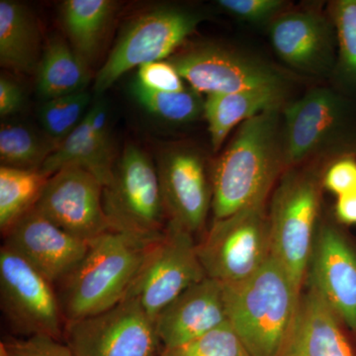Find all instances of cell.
<instances>
[{"mask_svg":"<svg viewBox=\"0 0 356 356\" xmlns=\"http://www.w3.org/2000/svg\"><path fill=\"white\" fill-rule=\"evenodd\" d=\"M284 107L266 110L243 122L218 158L211 178L214 220L268 200L286 170Z\"/></svg>","mask_w":356,"mask_h":356,"instance_id":"cell-1","label":"cell"},{"mask_svg":"<svg viewBox=\"0 0 356 356\" xmlns=\"http://www.w3.org/2000/svg\"><path fill=\"white\" fill-rule=\"evenodd\" d=\"M159 238L109 231L91 241L83 261L60 283L65 322L97 315L123 301Z\"/></svg>","mask_w":356,"mask_h":356,"instance_id":"cell-2","label":"cell"},{"mask_svg":"<svg viewBox=\"0 0 356 356\" xmlns=\"http://www.w3.org/2000/svg\"><path fill=\"white\" fill-rule=\"evenodd\" d=\"M301 289L270 255L254 275L224 284L229 324L250 356H278L296 315Z\"/></svg>","mask_w":356,"mask_h":356,"instance_id":"cell-3","label":"cell"},{"mask_svg":"<svg viewBox=\"0 0 356 356\" xmlns=\"http://www.w3.org/2000/svg\"><path fill=\"white\" fill-rule=\"evenodd\" d=\"M312 161L287 168L268 208L271 255L302 289L321 220L323 178L329 166Z\"/></svg>","mask_w":356,"mask_h":356,"instance_id":"cell-4","label":"cell"},{"mask_svg":"<svg viewBox=\"0 0 356 356\" xmlns=\"http://www.w3.org/2000/svg\"><path fill=\"white\" fill-rule=\"evenodd\" d=\"M286 170L356 158V102L339 89L314 88L283 108Z\"/></svg>","mask_w":356,"mask_h":356,"instance_id":"cell-5","label":"cell"},{"mask_svg":"<svg viewBox=\"0 0 356 356\" xmlns=\"http://www.w3.org/2000/svg\"><path fill=\"white\" fill-rule=\"evenodd\" d=\"M102 201L112 231L147 238L165 233L168 217L158 170L139 147L128 145L115 163Z\"/></svg>","mask_w":356,"mask_h":356,"instance_id":"cell-6","label":"cell"},{"mask_svg":"<svg viewBox=\"0 0 356 356\" xmlns=\"http://www.w3.org/2000/svg\"><path fill=\"white\" fill-rule=\"evenodd\" d=\"M204 19L201 11L181 6H159L140 14L125 28L96 74L95 90L104 92L134 67L170 58Z\"/></svg>","mask_w":356,"mask_h":356,"instance_id":"cell-7","label":"cell"},{"mask_svg":"<svg viewBox=\"0 0 356 356\" xmlns=\"http://www.w3.org/2000/svg\"><path fill=\"white\" fill-rule=\"evenodd\" d=\"M267 201L254 204L224 219L214 220L197 243L206 276L222 284L254 275L271 255Z\"/></svg>","mask_w":356,"mask_h":356,"instance_id":"cell-8","label":"cell"},{"mask_svg":"<svg viewBox=\"0 0 356 356\" xmlns=\"http://www.w3.org/2000/svg\"><path fill=\"white\" fill-rule=\"evenodd\" d=\"M168 62L200 95L261 88L290 89L291 86L290 76L273 63L226 44H194L172 55Z\"/></svg>","mask_w":356,"mask_h":356,"instance_id":"cell-9","label":"cell"},{"mask_svg":"<svg viewBox=\"0 0 356 356\" xmlns=\"http://www.w3.org/2000/svg\"><path fill=\"white\" fill-rule=\"evenodd\" d=\"M206 276L193 235L168 222L163 235L149 248L127 297L152 320L181 293Z\"/></svg>","mask_w":356,"mask_h":356,"instance_id":"cell-10","label":"cell"},{"mask_svg":"<svg viewBox=\"0 0 356 356\" xmlns=\"http://www.w3.org/2000/svg\"><path fill=\"white\" fill-rule=\"evenodd\" d=\"M53 283L10 248L0 250L1 308L14 329L24 336L60 339L65 318Z\"/></svg>","mask_w":356,"mask_h":356,"instance_id":"cell-11","label":"cell"},{"mask_svg":"<svg viewBox=\"0 0 356 356\" xmlns=\"http://www.w3.org/2000/svg\"><path fill=\"white\" fill-rule=\"evenodd\" d=\"M67 343L74 356H156L159 344L154 320L135 299L67 323Z\"/></svg>","mask_w":356,"mask_h":356,"instance_id":"cell-12","label":"cell"},{"mask_svg":"<svg viewBox=\"0 0 356 356\" xmlns=\"http://www.w3.org/2000/svg\"><path fill=\"white\" fill-rule=\"evenodd\" d=\"M267 29L274 51L285 64L306 76H332L337 44L327 9L316 4L291 6Z\"/></svg>","mask_w":356,"mask_h":356,"instance_id":"cell-13","label":"cell"},{"mask_svg":"<svg viewBox=\"0 0 356 356\" xmlns=\"http://www.w3.org/2000/svg\"><path fill=\"white\" fill-rule=\"evenodd\" d=\"M102 195L103 185L95 175L67 166L51 175L34 209L70 235L91 242L112 231Z\"/></svg>","mask_w":356,"mask_h":356,"instance_id":"cell-14","label":"cell"},{"mask_svg":"<svg viewBox=\"0 0 356 356\" xmlns=\"http://www.w3.org/2000/svg\"><path fill=\"white\" fill-rule=\"evenodd\" d=\"M156 170L168 222L194 236L212 209V184L202 153L185 144L165 147Z\"/></svg>","mask_w":356,"mask_h":356,"instance_id":"cell-15","label":"cell"},{"mask_svg":"<svg viewBox=\"0 0 356 356\" xmlns=\"http://www.w3.org/2000/svg\"><path fill=\"white\" fill-rule=\"evenodd\" d=\"M337 222H318L307 273L309 286L356 334V250Z\"/></svg>","mask_w":356,"mask_h":356,"instance_id":"cell-16","label":"cell"},{"mask_svg":"<svg viewBox=\"0 0 356 356\" xmlns=\"http://www.w3.org/2000/svg\"><path fill=\"white\" fill-rule=\"evenodd\" d=\"M3 235L4 247L19 254L53 284H60L76 269L90 243L67 233L34 208Z\"/></svg>","mask_w":356,"mask_h":356,"instance_id":"cell-17","label":"cell"},{"mask_svg":"<svg viewBox=\"0 0 356 356\" xmlns=\"http://www.w3.org/2000/svg\"><path fill=\"white\" fill-rule=\"evenodd\" d=\"M228 322L224 284L206 277L173 300L154 320L163 350H173Z\"/></svg>","mask_w":356,"mask_h":356,"instance_id":"cell-18","label":"cell"},{"mask_svg":"<svg viewBox=\"0 0 356 356\" xmlns=\"http://www.w3.org/2000/svg\"><path fill=\"white\" fill-rule=\"evenodd\" d=\"M67 166H79L88 170L103 186L108 184L115 159L108 112L104 102H97L92 105L83 120L58 144L40 170L51 177Z\"/></svg>","mask_w":356,"mask_h":356,"instance_id":"cell-19","label":"cell"},{"mask_svg":"<svg viewBox=\"0 0 356 356\" xmlns=\"http://www.w3.org/2000/svg\"><path fill=\"white\" fill-rule=\"evenodd\" d=\"M343 323L313 288L300 294L291 329L278 356H356Z\"/></svg>","mask_w":356,"mask_h":356,"instance_id":"cell-20","label":"cell"},{"mask_svg":"<svg viewBox=\"0 0 356 356\" xmlns=\"http://www.w3.org/2000/svg\"><path fill=\"white\" fill-rule=\"evenodd\" d=\"M290 89L261 88L207 95L204 102L203 115L208 124L211 145L219 151L235 127L266 111L284 107Z\"/></svg>","mask_w":356,"mask_h":356,"instance_id":"cell-21","label":"cell"},{"mask_svg":"<svg viewBox=\"0 0 356 356\" xmlns=\"http://www.w3.org/2000/svg\"><path fill=\"white\" fill-rule=\"evenodd\" d=\"M41 35L28 7L11 0L0 1V64L6 69L32 74L42 57Z\"/></svg>","mask_w":356,"mask_h":356,"instance_id":"cell-22","label":"cell"},{"mask_svg":"<svg viewBox=\"0 0 356 356\" xmlns=\"http://www.w3.org/2000/svg\"><path fill=\"white\" fill-rule=\"evenodd\" d=\"M88 65L64 39L49 40L37 69V92L46 100L86 91Z\"/></svg>","mask_w":356,"mask_h":356,"instance_id":"cell-23","label":"cell"},{"mask_svg":"<svg viewBox=\"0 0 356 356\" xmlns=\"http://www.w3.org/2000/svg\"><path fill=\"white\" fill-rule=\"evenodd\" d=\"M115 2L110 0H67L62 21L77 55L89 65L97 55L113 17Z\"/></svg>","mask_w":356,"mask_h":356,"instance_id":"cell-24","label":"cell"},{"mask_svg":"<svg viewBox=\"0 0 356 356\" xmlns=\"http://www.w3.org/2000/svg\"><path fill=\"white\" fill-rule=\"evenodd\" d=\"M41 170L0 168V229L6 234L36 205L48 181Z\"/></svg>","mask_w":356,"mask_h":356,"instance_id":"cell-25","label":"cell"},{"mask_svg":"<svg viewBox=\"0 0 356 356\" xmlns=\"http://www.w3.org/2000/svg\"><path fill=\"white\" fill-rule=\"evenodd\" d=\"M327 11L336 29L337 62L332 79L341 92L356 90V0H334Z\"/></svg>","mask_w":356,"mask_h":356,"instance_id":"cell-26","label":"cell"},{"mask_svg":"<svg viewBox=\"0 0 356 356\" xmlns=\"http://www.w3.org/2000/svg\"><path fill=\"white\" fill-rule=\"evenodd\" d=\"M131 90L143 108L168 123L175 125L191 123L203 115L205 100L191 88L181 92H159L145 88L136 81Z\"/></svg>","mask_w":356,"mask_h":356,"instance_id":"cell-27","label":"cell"},{"mask_svg":"<svg viewBox=\"0 0 356 356\" xmlns=\"http://www.w3.org/2000/svg\"><path fill=\"white\" fill-rule=\"evenodd\" d=\"M58 147L53 140L41 139L34 131L21 125H2L0 159L2 165L22 170H41Z\"/></svg>","mask_w":356,"mask_h":356,"instance_id":"cell-28","label":"cell"},{"mask_svg":"<svg viewBox=\"0 0 356 356\" xmlns=\"http://www.w3.org/2000/svg\"><path fill=\"white\" fill-rule=\"evenodd\" d=\"M90 100L86 90L46 100L40 108L39 118L49 139L58 146L83 120Z\"/></svg>","mask_w":356,"mask_h":356,"instance_id":"cell-29","label":"cell"},{"mask_svg":"<svg viewBox=\"0 0 356 356\" xmlns=\"http://www.w3.org/2000/svg\"><path fill=\"white\" fill-rule=\"evenodd\" d=\"M163 351L168 356H250L229 321L179 348Z\"/></svg>","mask_w":356,"mask_h":356,"instance_id":"cell-30","label":"cell"},{"mask_svg":"<svg viewBox=\"0 0 356 356\" xmlns=\"http://www.w3.org/2000/svg\"><path fill=\"white\" fill-rule=\"evenodd\" d=\"M217 4L222 11L241 22L267 28L292 6L285 0H219Z\"/></svg>","mask_w":356,"mask_h":356,"instance_id":"cell-31","label":"cell"},{"mask_svg":"<svg viewBox=\"0 0 356 356\" xmlns=\"http://www.w3.org/2000/svg\"><path fill=\"white\" fill-rule=\"evenodd\" d=\"M0 348L6 356H74L67 343L44 334L2 341Z\"/></svg>","mask_w":356,"mask_h":356,"instance_id":"cell-32","label":"cell"},{"mask_svg":"<svg viewBox=\"0 0 356 356\" xmlns=\"http://www.w3.org/2000/svg\"><path fill=\"white\" fill-rule=\"evenodd\" d=\"M136 81L145 88L159 92H181L187 88L184 79L168 60L140 65Z\"/></svg>","mask_w":356,"mask_h":356,"instance_id":"cell-33","label":"cell"},{"mask_svg":"<svg viewBox=\"0 0 356 356\" xmlns=\"http://www.w3.org/2000/svg\"><path fill=\"white\" fill-rule=\"evenodd\" d=\"M324 188L337 197L356 191V158H343L327 166L323 178Z\"/></svg>","mask_w":356,"mask_h":356,"instance_id":"cell-34","label":"cell"},{"mask_svg":"<svg viewBox=\"0 0 356 356\" xmlns=\"http://www.w3.org/2000/svg\"><path fill=\"white\" fill-rule=\"evenodd\" d=\"M24 102L22 89L7 77L0 79V115L9 116L19 111Z\"/></svg>","mask_w":356,"mask_h":356,"instance_id":"cell-35","label":"cell"},{"mask_svg":"<svg viewBox=\"0 0 356 356\" xmlns=\"http://www.w3.org/2000/svg\"><path fill=\"white\" fill-rule=\"evenodd\" d=\"M334 216L339 224L356 225V191L337 197Z\"/></svg>","mask_w":356,"mask_h":356,"instance_id":"cell-36","label":"cell"},{"mask_svg":"<svg viewBox=\"0 0 356 356\" xmlns=\"http://www.w3.org/2000/svg\"><path fill=\"white\" fill-rule=\"evenodd\" d=\"M0 356H6V353H4V351L0 348Z\"/></svg>","mask_w":356,"mask_h":356,"instance_id":"cell-37","label":"cell"},{"mask_svg":"<svg viewBox=\"0 0 356 356\" xmlns=\"http://www.w3.org/2000/svg\"><path fill=\"white\" fill-rule=\"evenodd\" d=\"M156 356H168V355H166L165 351H163V353H161V355H156Z\"/></svg>","mask_w":356,"mask_h":356,"instance_id":"cell-38","label":"cell"}]
</instances>
